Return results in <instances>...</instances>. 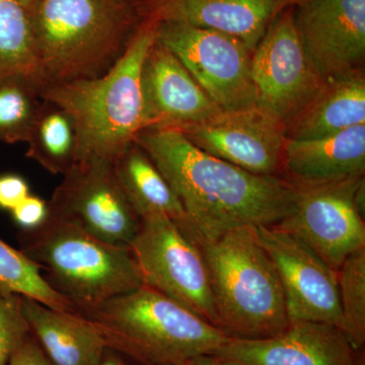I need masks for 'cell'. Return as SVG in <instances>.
<instances>
[{"label": "cell", "mask_w": 365, "mask_h": 365, "mask_svg": "<svg viewBox=\"0 0 365 365\" xmlns=\"http://www.w3.org/2000/svg\"><path fill=\"white\" fill-rule=\"evenodd\" d=\"M134 143L151 158L179 197L197 242L242 227H273L290 212L297 187L287 178L252 174L212 157L181 131L148 127Z\"/></svg>", "instance_id": "cell-1"}, {"label": "cell", "mask_w": 365, "mask_h": 365, "mask_svg": "<svg viewBox=\"0 0 365 365\" xmlns=\"http://www.w3.org/2000/svg\"><path fill=\"white\" fill-rule=\"evenodd\" d=\"M26 11L44 88L109 71L143 21L130 0H35Z\"/></svg>", "instance_id": "cell-2"}, {"label": "cell", "mask_w": 365, "mask_h": 365, "mask_svg": "<svg viewBox=\"0 0 365 365\" xmlns=\"http://www.w3.org/2000/svg\"><path fill=\"white\" fill-rule=\"evenodd\" d=\"M153 21L143 20L116 64L98 78L48 86L41 98L71 117L78 140V162H114L145 128L141 71L155 41Z\"/></svg>", "instance_id": "cell-3"}, {"label": "cell", "mask_w": 365, "mask_h": 365, "mask_svg": "<svg viewBox=\"0 0 365 365\" xmlns=\"http://www.w3.org/2000/svg\"><path fill=\"white\" fill-rule=\"evenodd\" d=\"M107 347L143 365L188 364L230 338L205 319L143 287L81 309Z\"/></svg>", "instance_id": "cell-4"}, {"label": "cell", "mask_w": 365, "mask_h": 365, "mask_svg": "<svg viewBox=\"0 0 365 365\" xmlns=\"http://www.w3.org/2000/svg\"><path fill=\"white\" fill-rule=\"evenodd\" d=\"M198 244L207 264L216 327L225 336L266 339L287 328L279 277L255 227L232 228Z\"/></svg>", "instance_id": "cell-5"}, {"label": "cell", "mask_w": 365, "mask_h": 365, "mask_svg": "<svg viewBox=\"0 0 365 365\" xmlns=\"http://www.w3.org/2000/svg\"><path fill=\"white\" fill-rule=\"evenodd\" d=\"M18 241L46 282L74 311L143 287L128 245L103 241L66 218L48 213L39 227L21 230Z\"/></svg>", "instance_id": "cell-6"}, {"label": "cell", "mask_w": 365, "mask_h": 365, "mask_svg": "<svg viewBox=\"0 0 365 365\" xmlns=\"http://www.w3.org/2000/svg\"><path fill=\"white\" fill-rule=\"evenodd\" d=\"M129 247L143 285L216 327L207 264L198 242L181 225L163 215L143 216Z\"/></svg>", "instance_id": "cell-7"}, {"label": "cell", "mask_w": 365, "mask_h": 365, "mask_svg": "<svg viewBox=\"0 0 365 365\" xmlns=\"http://www.w3.org/2000/svg\"><path fill=\"white\" fill-rule=\"evenodd\" d=\"M155 39L186 67L223 111L256 108L251 49L234 36L176 23H158Z\"/></svg>", "instance_id": "cell-8"}, {"label": "cell", "mask_w": 365, "mask_h": 365, "mask_svg": "<svg viewBox=\"0 0 365 365\" xmlns=\"http://www.w3.org/2000/svg\"><path fill=\"white\" fill-rule=\"evenodd\" d=\"M297 187L294 207L275 227L297 237L337 271L348 257L365 249L364 176Z\"/></svg>", "instance_id": "cell-9"}, {"label": "cell", "mask_w": 365, "mask_h": 365, "mask_svg": "<svg viewBox=\"0 0 365 365\" xmlns=\"http://www.w3.org/2000/svg\"><path fill=\"white\" fill-rule=\"evenodd\" d=\"M252 78L256 107L289 126L326 81L307 54L294 21V6L281 11L255 48Z\"/></svg>", "instance_id": "cell-10"}, {"label": "cell", "mask_w": 365, "mask_h": 365, "mask_svg": "<svg viewBox=\"0 0 365 365\" xmlns=\"http://www.w3.org/2000/svg\"><path fill=\"white\" fill-rule=\"evenodd\" d=\"M62 176L48 202L49 213L76 223L103 241L129 246L140 218L120 186L113 163L81 160Z\"/></svg>", "instance_id": "cell-11"}, {"label": "cell", "mask_w": 365, "mask_h": 365, "mask_svg": "<svg viewBox=\"0 0 365 365\" xmlns=\"http://www.w3.org/2000/svg\"><path fill=\"white\" fill-rule=\"evenodd\" d=\"M279 277L289 322H319L342 328L337 271L294 235L255 227Z\"/></svg>", "instance_id": "cell-12"}, {"label": "cell", "mask_w": 365, "mask_h": 365, "mask_svg": "<svg viewBox=\"0 0 365 365\" xmlns=\"http://www.w3.org/2000/svg\"><path fill=\"white\" fill-rule=\"evenodd\" d=\"M199 150L261 176H279L287 127L258 108L220 111L182 129Z\"/></svg>", "instance_id": "cell-13"}, {"label": "cell", "mask_w": 365, "mask_h": 365, "mask_svg": "<svg viewBox=\"0 0 365 365\" xmlns=\"http://www.w3.org/2000/svg\"><path fill=\"white\" fill-rule=\"evenodd\" d=\"M294 21L324 81L364 71L365 0H299Z\"/></svg>", "instance_id": "cell-14"}, {"label": "cell", "mask_w": 365, "mask_h": 365, "mask_svg": "<svg viewBox=\"0 0 365 365\" xmlns=\"http://www.w3.org/2000/svg\"><path fill=\"white\" fill-rule=\"evenodd\" d=\"M361 352L337 327L299 321L266 339L230 338L213 354L242 365H364Z\"/></svg>", "instance_id": "cell-15"}, {"label": "cell", "mask_w": 365, "mask_h": 365, "mask_svg": "<svg viewBox=\"0 0 365 365\" xmlns=\"http://www.w3.org/2000/svg\"><path fill=\"white\" fill-rule=\"evenodd\" d=\"M141 88L145 128L182 129L222 111L175 54L157 39L143 61Z\"/></svg>", "instance_id": "cell-16"}, {"label": "cell", "mask_w": 365, "mask_h": 365, "mask_svg": "<svg viewBox=\"0 0 365 365\" xmlns=\"http://www.w3.org/2000/svg\"><path fill=\"white\" fill-rule=\"evenodd\" d=\"M299 0H134L141 20L176 23L234 36L252 51L274 19Z\"/></svg>", "instance_id": "cell-17"}, {"label": "cell", "mask_w": 365, "mask_h": 365, "mask_svg": "<svg viewBox=\"0 0 365 365\" xmlns=\"http://www.w3.org/2000/svg\"><path fill=\"white\" fill-rule=\"evenodd\" d=\"M282 170L297 186H316L364 176L365 124L314 139L287 138Z\"/></svg>", "instance_id": "cell-18"}, {"label": "cell", "mask_w": 365, "mask_h": 365, "mask_svg": "<svg viewBox=\"0 0 365 365\" xmlns=\"http://www.w3.org/2000/svg\"><path fill=\"white\" fill-rule=\"evenodd\" d=\"M31 333L53 365H97L107 349L91 322L78 312L59 311L21 297Z\"/></svg>", "instance_id": "cell-19"}, {"label": "cell", "mask_w": 365, "mask_h": 365, "mask_svg": "<svg viewBox=\"0 0 365 365\" xmlns=\"http://www.w3.org/2000/svg\"><path fill=\"white\" fill-rule=\"evenodd\" d=\"M362 124L365 76L360 71L327 81L311 105L287 127V138H321Z\"/></svg>", "instance_id": "cell-20"}, {"label": "cell", "mask_w": 365, "mask_h": 365, "mask_svg": "<svg viewBox=\"0 0 365 365\" xmlns=\"http://www.w3.org/2000/svg\"><path fill=\"white\" fill-rule=\"evenodd\" d=\"M118 182L139 218L163 215L184 225L186 212L179 197L155 163L136 143L113 162Z\"/></svg>", "instance_id": "cell-21"}, {"label": "cell", "mask_w": 365, "mask_h": 365, "mask_svg": "<svg viewBox=\"0 0 365 365\" xmlns=\"http://www.w3.org/2000/svg\"><path fill=\"white\" fill-rule=\"evenodd\" d=\"M26 158L52 175H64L78 163V140L71 117L58 106L43 100L29 135Z\"/></svg>", "instance_id": "cell-22"}, {"label": "cell", "mask_w": 365, "mask_h": 365, "mask_svg": "<svg viewBox=\"0 0 365 365\" xmlns=\"http://www.w3.org/2000/svg\"><path fill=\"white\" fill-rule=\"evenodd\" d=\"M14 79L44 88L28 11L13 0H0V86Z\"/></svg>", "instance_id": "cell-23"}, {"label": "cell", "mask_w": 365, "mask_h": 365, "mask_svg": "<svg viewBox=\"0 0 365 365\" xmlns=\"http://www.w3.org/2000/svg\"><path fill=\"white\" fill-rule=\"evenodd\" d=\"M0 290L38 300L59 311L73 312L68 300L57 294L43 278L39 268L21 250L0 239Z\"/></svg>", "instance_id": "cell-24"}, {"label": "cell", "mask_w": 365, "mask_h": 365, "mask_svg": "<svg viewBox=\"0 0 365 365\" xmlns=\"http://www.w3.org/2000/svg\"><path fill=\"white\" fill-rule=\"evenodd\" d=\"M42 88L14 79L0 86V143H26L43 104Z\"/></svg>", "instance_id": "cell-25"}, {"label": "cell", "mask_w": 365, "mask_h": 365, "mask_svg": "<svg viewBox=\"0 0 365 365\" xmlns=\"http://www.w3.org/2000/svg\"><path fill=\"white\" fill-rule=\"evenodd\" d=\"M343 334L359 351L365 344V249L346 259L337 270Z\"/></svg>", "instance_id": "cell-26"}, {"label": "cell", "mask_w": 365, "mask_h": 365, "mask_svg": "<svg viewBox=\"0 0 365 365\" xmlns=\"http://www.w3.org/2000/svg\"><path fill=\"white\" fill-rule=\"evenodd\" d=\"M29 332L21 309V295L0 290V365H9L14 349Z\"/></svg>", "instance_id": "cell-27"}, {"label": "cell", "mask_w": 365, "mask_h": 365, "mask_svg": "<svg viewBox=\"0 0 365 365\" xmlns=\"http://www.w3.org/2000/svg\"><path fill=\"white\" fill-rule=\"evenodd\" d=\"M11 212L21 230H29L39 227L45 222L49 207L44 199L30 194Z\"/></svg>", "instance_id": "cell-28"}, {"label": "cell", "mask_w": 365, "mask_h": 365, "mask_svg": "<svg viewBox=\"0 0 365 365\" xmlns=\"http://www.w3.org/2000/svg\"><path fill=\"white\" fill-rule=\"evenodd\" d=\"M30 187L21 175L7 173L0 175V209L13 211L30 195Z\"/></svg>", "instance_id": "cell-29"}, {"label": "cell", "mask_w": 365, "mask_h": 365, "mask_svg": "<svg viewBox=\"0 0 365 365\" xmlns=\"http://www.w3.org/2000/svg\"><path fill=\"white\" fill-rule=\"evenodd\" d=\"M9 365H53L33 334L29 332L14 349Z\"/></svg>", "instance_id": "cell-30"}, {"label": "cell", "mask_w": 365, "mask_h": 365, "mask_svg": "<svg viewBox=\"0 0 365 365\" xmlns=\"http://www.w3.org/2000/svg\"><path fill=\"white\" fill-rule=\"evenodd\" d=\"M97 365H143L133 359H129L126 355L107 347L103 354L102 359Z\"/></svg>", "instance_id": "cell-31"}, {"label": "cell", "mask_w": 365, "mask_h": 365, "mask_svg": "<svg viewBox=\"0 0 365 365\" xmlns=\"http://www.w3.org/2000/svg\"><path fill=\"white\" fill-rule=\"evenodd\" d=\"M191 365H242L215 354H203L189 362Z\"/></svg>", "instance_id": "cell-32"}, {"label": "cell", "mask_w": 365, "mask_h": 365, "mask_svg": "<svg viewBox=\"0 0 365 365\" xmlns=\"http://www.w3.org/2000/svg\"><path fill=\"white\" fill-rule=\"evenodd\" d=\"M13 1L16 2V4H20V6L25 7L26 9H28L29 7L32 6L33 2L35 0H13Z\"/></svg>", "instance_id": "cell-33"}, {"label": "cell", "mask_w": 365, "mask_h": 365, "mask_svg": "<svg viewBox=\"0 0 365 365\" xmlns=\"http://www.w3.org/2000/svg\"><path fill=\"white\" fill-rule=\"evenodd\" d=\"M174 365H191V364H174Z\"/></svg>", "instance_id": "cell-34"}, {"label": "cell", "mask_w": 365, "mask_h": 365, "mask_svg": "<svg viewBox=\"0 0 365 365\" xmlns=\"http://www.w3.org/2000/svg\"><path fill=\"white\" fill-rule=\"evenodd\" d=\"M130 1L133 2V1H134V0H130Z\"/></svg>", "instance_id": "cell-35"}]
</instances>
